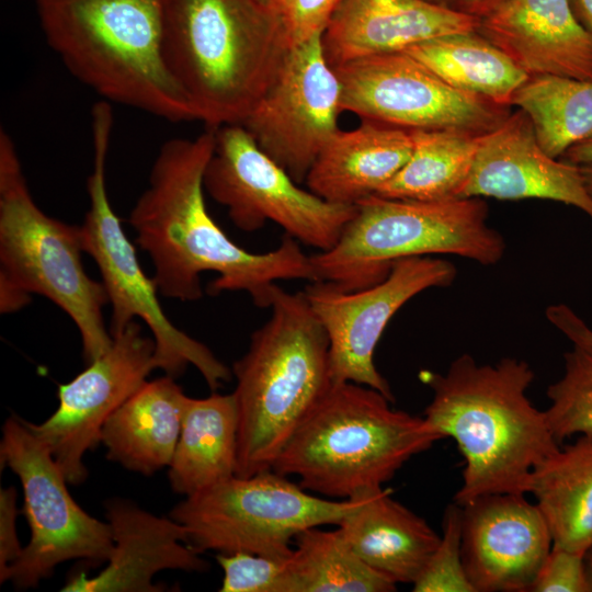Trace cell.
I'll use <instances>...</instances> for the list:
<instances>
[{
	"label": "cell",
	"mask_w": 592,
	"mask_h": 592,
	"mask_svg": "<svg viewBox=\"0 0 592 592\" xmlns=\"http://www.w3.org/2000/svg\"><path fill=\"white\" fill-rule=\"evenodd\" d=\"M321 36L287 50L271 84L240 123L297 184L339 130L342 112L341 83L325 57Z\"/></svg>",
	"instance_id": "15"
},
{
	"label": "cell",
	"mask_w": 592,
	"mask_h": 592,
	"mask_svg": "<svg viewBox=\"0 0 592 592\" xmlns=\"http://www.w3.org/2000/svg\"><path fill=\"white\" fill-rule=\"evenodd\" d=\"M480 19L428 0H342L321 36L331 67L447 34L476 32Z\"/></svg>",
	"instance_id": "21"
},
{
	"label": "cell",
	"mask_w": 592,
	"mask_h": 592,
	"mask_svg": "<svg viewBox=\"0 0 592 592\" xmlns=\"http://www.w3.org/2000/svg\"><path fill=\"white\" fill-rule=\"evenodd\" d=\"M355 207L337 243L310 255L316 281L341 291L377 284L405 258L454 254L492 265L505 251L501 234L487 224L481 197L417 201L373 194Z\"/></svg>",
	"instance_id": "8"
},
{
	"label": "cell",
	"mask_w": 592,
	"mask_h": 592,
	"mask_svg": "<svg viewBox=\"0 0 592 592\" xmlns=\"http://www.w3.org/2000/svg\"><path fill=\"white\" fill-rule=\"evenodd\" d=\"M420 378L433 391L423 418L442 439L456 442L465 462L455 503L527 493L533 469L559 448L545 411L526 395L531 366L513 357L481 365L463 354L446 373L424 371Z\"/></svg>",
	"instance_id": "2"
},
{
	"label": "cell",
	"mask_w": 592,
	"mask_h": 592,
	"mask_svg": "<svg viewBox=\"0 0 592 592\" xmlns=\"http://www.w3.org/2000/svg\"><path fill=\"white\" fill-rule=\"evenodd\" d=\"M527 493L549 527L553 546L585 555L592 548V433L542 460Z\"/></svg>",
	"instance_id": "26"
},
{
	"label": "cell",
	"mask_w": 592,
	"mask_h": 592,
	"mask_svg": "<svg viewBox=\"0 0 592 592\" xmlns=\"http://www.w3.org/2000/svg\"><path fill=\"white\" fill-rule=\"evenodd\" d=\"M93 169L88 178L89 209L80 226L84 253L98 265L112 306L110 332H122L135 318L143 320L156 344V368L177 378L194 366L210 390L231 378L230 369L202 342L178 329L158 300V287L137 258L118 216L110 203L105 184V161L113 128V112L106 101L92 107Z\"/></svg>",
	"instance_id": "9"
},
{
	"label": "cell",
	"mask_w": 592,
	"mask_h": 592,
	"mask_svg": "<svg viewBox=\"0 0 592 592\" xmlns=\"http://www.w3.org/2000/svg\"><path fill=\"white\" fill-rule=\"evenodd\" d=\"M238 409L234 392L187 397L168 471L174 492L192 496L236 474Z\"/></svg>",
	"instance_id": "25"
},
{
	"label": "cell",
	"mask_w": 592,
	"mask_h": 592,
	"mask_svg": "<svg viewBox=\"0 0 592 592\" xmlns=\"http://www.w3.org/2000/svg\"><path fill=\"white\" fill-rule=\"evenodd\" d=\"M223 569L221 592H278L286 559L248 553L217 554Z\"/></svg>",
	"instance_id": "33"
},
{
	"label": "cell",
	"mask_w": 592,
	"mask_h": 592,
	"mask_svg": "<svg viewBox=\"0 0 592 592\" xmlns=\"http://www.w3.org/2000/svg\"><path fill=\"white\" fill-rule=\"evenodd\" d=\"M428 1H431V2L437 3V1H441V0H428Z\"/></svg>",
	"instance_id": "44"
},
{
	"label": "cell",
	"mask_w": 592,
	"mask_h": 592,
	"mask_svg": "<svg viewBox=\"0 0 592 592\" xmlns=\"http://www.w3.org/2000/svg\"><path fill=\"white\" fill-rule=\"evenodd\" d=\"M257 1L264 7H269V3L271 2V0H257Z\"/></svg>",
	"instance_id": "43"
},
{
	"label": "cell",
	"mask_w": 592,
	"mask_h": 592,
	"mask_svg": "<svg viewBox=\"0 0 592 592\" xmlns=\"http://www.w3.org/2000/svg\"><path fill=\"white\" fill-rule=\"evenodd\" d=\"M466 197L549 200L579 208L592 218V200L579 166L546 153L522 110L480 137L462 192V198Z\"/></svg>",
	"instance_id": "18"
},
{
	"label": "cell",
	"mask_w": 592,
	"mask_h": 592,
	"mask_svg": "<svg viewBox=\"0 0 592 592\" xmlns=\"http://www.w3.org/2000/svg\"><path fill=\"white\" fill-rule=\"evenodd\" d=\"M342 0H271L269 9L278 22L289 48L322 34Z\"/></svg>",
	"instance_id": "34"
},
{
	"label": "cell",
	"mask_w": 592,
	"mask_h": 592,
	"mask_svg": "<svg viewBox=\"0 0 592 592\" xmlns=\"http://www.w3.org/2000/svg\"><path fill=\"white\" fill-rule=\"evenodd\" d=\"M396 588L353 553L339 528L317 526L296 536L278 592H391Z\"/></svg>",
	"instance_id": "29"
},
{
	"label": "cell",
	"mask_w": 592,
	"mask_h": 592,
	"mask_svg": "<svg viewBox=\"0 0 592 592\" xmlns=\"http://www.w3.org/2000/svg\"><path fill=\"white\" fill-rule=\"evenodd\" d=\"M215 137L216 129L207 127L194 139L173 138L161 146L129 224L137 244L151 260L153 280L164 297L200 299L202 273L214 272L210 295L246 292L255 306L266 308L277 281H316L310 255L287 235L274 250L250 252L217 225L204 198V172Z\"/></svg>",
	"instance_id": "1"
},
{
	"label": "cell",
	"mask_w": 592,
	"mask_h": 592,
	"mask_svg": "<svg viewBox=\"0 0 592 592\" xmlns=\"http://www.w3.org/2000/svg\"><path fill=\"white\" fill-rule=\"evenodd\" d=\"M503 0H464L466 12L482 18L492 11Z\"/></svg>",
	"instance_id": "40"
},
{
	"label": "cell",
	"mask_w": 592,
	"mask_h": 592,
	"mask_svg": "<svg viewBox=\"0 0 592 592\" xmlns=\"http://www.w3.org/2000/svg\"><path fill=\"white\" fill-rule=\"evenodd\" d=\"M35 2L48 45L83 84L170 122L197 119L166 61V0Z\"/></svg>",
	"instance_id": "3"
},
{
	"label": "cell",
	"mask_w": 592,
	"mask_h": 592,
	"mask_svg": "<svg viewBox=\"0 0 592 592\" xmlns=\"http://www.w3.org/2000/svg\"><path fill=\"white\" fill-rule=\"evenodd\" d=\"M390 403L374 388L332 384L272 469L294 475L305 490L332 499L382 488L412 456L442 440L424 418Z\"/></svg>",
	"instance_id": "6"
},
{
	"label": "cell",
	"mask_w": 592,
	"mask_h": 592,
	"mask_svg": "<svg viewBox=\"0 0 592 592\" xmlns=\"http://www.w3.org/2000/svg\"><path fill=\"white\" fill-rule=\"evenodd\" d=\"M530 77L592 80V36L569 0H503L477 30Z\"/></svg>",
	"instance_id": "20"
},
{
	"label": "cell",
	"mask_w": 592,
	"mask_h": 592,
	"mask_svg": "<svg viewBox=\"0 0 592 592\" xmlns=\"http://www.w3.org/2000/svg\"><path fill=\"white\" fill-rule=\"evenodd\" d=\"M156 344L137 321L113 335L111 348L68 383L58 385V407L39 424L26 421L46 444L68 483L88 476L83 457L101 443L110 415L156 368Z\"/></svg>",
	"instance_id": "16"
},
{
	"label": "cell",
	"mask_w": 592,
	"mask_h": 592,
	"mask_svg": "<svg viewBox=\"0 0 592 592\" xmlns=\"http://www.w3.org/2000/svg\"><path fill=\"white\" fill-rule=\"evenodd\" d=\"M16 489L8 487L0 491V573L4 572L21 555L16 534Z\"/></svg>",
	"instance_id": "36"
},
{
	"label": "cell",
	"mask_w": 592,
	"mask_h": 592,
	"mask_svg": "<svg viewBox=\"0 0 592 592\" xmlns=\"http://www.w3.org/2000/svg\"><path fill=\"white\" fill-rule=\"evenodd\" d=\"M546 317L573 345L592 351V329L569 306L550 305Z\"/></svg>",
	"instance_id": "37"
},
{
	"label": "cell",
	"mask_w": 592,
	"mask_h": 592,
	"mask_svg": "<svg viewBox=\"0 0 592 592\" xmlns=\"http://www.w3.org/2000/svg\"><path fill=\"white\" fill-rule=\"evenodd\" d=\"M410 55L451 87L512 106L530 76L480 33H453L414 44Z\"/></svg>",
	"instance_id": "27"
},
{
	"label": "cell",
	"mask_w": 592,
	"mask_h": 592,
	"mask_svg": "<svg viewBox=\"0 0 592 592\" xmlns=\"http://www.w3.org/2000/svg\"><path fill=\"white\" fill-rule=\"evenodd\" d=\"M114 549L106 567L89 578L72 576L64 592H159L152 583L162 570L207 571L208 563L187 545V530L172 517L157 516L125 499L104 503Z\"/></svg>",
	"instance_id": "19"
},
{
	"label": "cell",
	"mask_w": 592,
	"mask_h": 592,
	"mask_svg": "<svg viewBox=\"0 0 592 592\" xmlns=\"http://www.w3.org/2000/svg\"><path fill=\"white\" fill-rule=\"evenodd\" d=\"M288 49L257 0H166V61L208 128L240 124Z\"/></svg>",
	"instance_id": "4"
},
{
	"label": "cell",
	"mask_w": 592,
	"mask_h": 592,
	"mask_svg": "<svg viewBox=\"0 0 592 592\" xmlns=\"http://www.w3.org/2000/svg\"><path fill=\"white\" fill-rule=\"evenodd\" d=\"M463 508L449 504L444 512L440 542L419 577L414 592H476L462 556Z\"/></svg>",
	"instance_id": "32"
},
{
	"label": "cell",
	"mask_w": 592,
	"mask_h": 592,
	"mask_svg": "<svg viewBox=\"0 0 592 592\" xmlns=\"http://www.w3.org/2000/svg\"><path fill=\"white\" fill-rule=\"evenodd\" d=\"M563 357V375L548 387L550 405L545 410L558 442L592 433V351L573 345Z\"/></svg>",
	"instance_id": "31"
},
{
	"label": "cell",
	"mask_w": 592,
	"mask_h": 592,
	"mask_svg": "<svg viewBox=\"0 0 592 592\" xmlns=\"http://www.w3.org/2000/svg\"><path fill=\"white\" fill-rule=\"evenodd\" d=\"M455 266L430 257L394 262L383 281L355 291H341L316 281L303 292L329 339L332 384L355 383L374 388L391 402L392 390L374 363L377 343L395 314L411 298L432 287L449 286Z\"/></svg>",
	"instance_id": "14"
},
{
	"label": "cell",
	"mask_w": 592,
	"mask_h": 592,
	"mask_svg": "<svg viewBox=\"0 0 592 592\" xmlns=\"http://www.w3.org/2000/svg\"><path fill=\"white\" fill-rule=\"evenodd\" d=\"M338 526L353 553L395 583L412 584L440 542L422 517L383 487L368 491Z\"/></svg>",
	"instance_id": "23"
},
{
	"label": "cell",
	"mask_w": 592,
	"mask_h": 592,
	"mask_svg": "<svg viewBox=\"0 0 592 592\" xmlns=\"http://www.w3.org/2000/svg\"><path fill=\"white\" fill-rule=\"evenodd\" d=\"M588 194L592 200V164L579 166Z\"/></svg>",
	"instance_id": "41"
},
{
	"label": "cell",
	"mask_w": 592,
	"mask_h": 592,
	"mask_svg": "<svg viewBox=\"0 0 592 592\" xmlns=\"http://www.w3.org/2000/svg\"><path fill=\"white\" fill-rule=\"evenodd\" d=\"M341 109L405 129H453L485 135L511 114L510 106L457 90L403 52L332 67Z\"/></svg>",
	"instance_id": "13"
},
{
	"label": "cell",
	"mask_w": 592,
	"mask_h": 592,
	"mask_svg": "<svg viewBox=\"0 0 592 592\" xmlns=\"http://www.w3.org/2000/svg\"><path fill=\"white\" fill-rule=\"evenodd\" d=\"M81 227L46 215L35 203L10 136L0 133V311H16L37 294L76 325L87 364L112 345L102 282L82 262Z\"/></svg>",
	"instance_id": "7"
},
{
	"label": "cell",
	"mask_w": 592,
	"mask_h": 592,
	"mask_svg": "<svg viewBox=\"0 0 592 592\" xmlns=\"http://www.w3.org/2000/svg\"><path fill=\"white\" fill-rule=\"evenodd\" d=\"M530 592H590L585 555L553 546Z\"/></svg>",
	"instance_id": "35"
},
{
	"label": "cell",
	"mask_w": 592,
	"mask_h": 592,
	"mask_svg": "<svg viewBox=\"0 0 592 592\" xmlns=\"http://www.w3.org/2000/svg\"><path fill=\"white\" fill-rule=\"evenodd\" d=\"M569 3L578 21L592 36V0H569Z\"/></svg>",
	"instance_id": "39"
},
{
	"label": "cell",
	"mask_w": 592,
	"mask_h": 592,
	"mask_svg": "<svg viewBox=\"0 0 592 592\" xmlns=\"http://www.w3.org/2000/svg\"><path fill=\"white\" fill-rule=\"evenodd\" d=\"M368 491L327 500L271 469L250 477L234 475L187 496L173 506L170 517L187 530L186 543L197 553L286 559L299 533L339 525L360 508Z\"/></svg>",
	"instance_id": "10"
},
{
	"label": "cell",
	"mask_w": 592,
	"mask_h": 592,
	"mask_svg": "<svg viewBox=\"0 0 592 592\" xmlns=\"http://www.w3.org/2000/svg\"><path fill=\"white\" fill-rule=\"evenodd\" d=\"M269 320L232 366L238 409L236 476L271 470L332 385L329 339L303 292L276 287Z\"/></svg>",
	"instance_id": "5"
},
{
	"label": "cell",
	"mask_w": 592,
	"mask_h": 592,
	"mask_svg": "<svg viewBox=\"0 0 592 592\" xmlns=\"http://www.w3.org/2000/svg\"><path fill=\"white\" fill-rule=\"evenodd\" d=\"M186 398L171 376L145 382L105 421L101 443L106 457L141 475L169 466Z\"/></svg>",
	"instance_id": "24"
},
{
	"label": "cell",
	"mask_w": 592,
	"mask_h": 592,
	"mask_svg": "<svg viewBox=\"0 0 592 592\" xmlns=\"http://www.w3.org/2000/svg\"><path fill=\"white\" fill-rule=\"evenodd\" d=\"M524 496L491 493L460 505L463 563L476 592H528L547 558L549 527Z\"/></svg>",
	"instance_id": "17"
},
{
	"label": "cell",
	"mask_w": 592,
	"mask_h": 592,
	"mask_svg": "<svg viewBox=\"0 0 592 592\" xmlns=\"http://www.w3.org/2000/svg\"><path fill=\"white\" fill-rule=\"evenodd\" d=\"M585 570L590 585V592H592V548L585 554Z\"/></svg>",
	"instance_id": "42"
},
{
	"label": "cell",
	"mask_w": 592,
	"mask_h": 592,
	"mask_svg": "<svg viewBox=\"0 0 592 592\" xmlns=\"http://www.w3.org/2000/svg\"><path fill=\"white\" fill-rule=\"evenodd\" d=\"M204 189L227 208L239 229L255 231L272 221L285 235L319 251L337 243L356 209L300 189L240 124L216 128Z\"/></svg>",
	"instance_id": "12"
},
{
	"label": "cell",
	"mask_w": 592,
	"mask_h": 592,
	"mask_svg": "<svg viewBox=\"0 0 592 592\" xmlns=\"http://www.w3.org/2000/svg\"><path fill=\"white\" fill-rule=\"evenodd\" d=\"M1 464L20 479L31 537L0 582L35 588L61 562L109 560L114 549L110 524L89 515L72 499L67 479L46 444L26 421L13 414L2 426Z\"/></svg>",
	"instance_id": "11"
},
{
	"label": "cell",
	"mask_w": 592,
	"mask_h": 592,
	"mask_svg": "<svg viewBox=\"0 0 592 592\" xmlns=\"http://www.w3.org/2000/svg\"><path fill=\"white\" fill-rule=\"evenodd\" d=\"M512 105L527 114L539 145L553 158L592 137V80L533 76L515 92Z\"/></svg>",
	"instance_id": "30"
},
{
	"label": "cell",
	"mask_w": 592,
	"mask_h": 592,
	"mask_svg": "<svg viewBox=\"0 0 592 592\" xmlns=\"http://www.w3.org/2000/svg\"><path fill=\"white\" fill-rule=\"evenodd\" d=\"M412 147L409 129L364 119L355 129H339L331 137L305 182L330 203L355 205L397 174Z\"/></svg>",
	"instance_id": "22"
},
{
	"label": "cell",
	"mask_w": 592,
	"mask_h": 592,
	"mask_svg": "<svg viewBox=\"0 0 592 592\" xmlns=\"http://www.w3.org/2000/svg\"><path fill=\"white\" fill-rule=\"evenodd\" d=\"M560 159L576 166L592 164V137L570 147Z\"/></svg>",
	"instance_id": "38"
},
{
	"label": "cell",
	"mask_w": 592,
	"mask_h": 592,
	"mask_svg": "<svg viewBox=\"0 0 592 592\" xmlns=\"http://www.w3.org/2000/svg\"><path fill=\"white\" fill-rule=\"evenodd\" d=\"M412 153L375 194L402 200L462 198L482 135L453 129H409Z\"/></svg>",
	"instance_id": "28"
}]
</instances>
